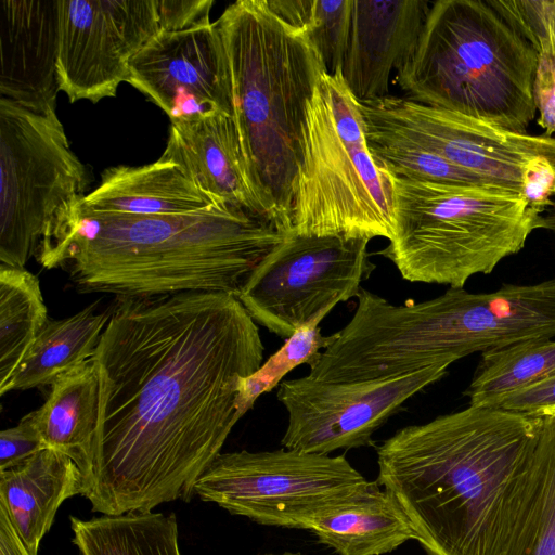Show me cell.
<instances>
[{
  "mask_svg": "<svg viewBox=\"0 0 555 555\" xmlns=\"http://www.w3.org/2000/svg\"><path fill=\"white\" fill-rule=\"evenodd\" d=\"M430 5L425 0H352L341 74L359 102L389 95L390 75L413 56Z\"/></svg>",
  "mask_w": 555,
  "mask_h": 555,
  "instance_id": "9a60e30c",
  "label": "cell"
},
{
  "mask_svg": "<svg viewBox=\"0 0 555 555\" xmlns=\"http://www.w3.org/2000/svg\"><path fill=\"white\" fill-rule=\"evenodd\" d=\"M371 482L344 455L242 450L218 454L194 493L260 525L311 531Z\"/></svg>",
  "mask_w": 555,
  "mask_h": 555,
  "instance_id": "9c48e42d",
  "label": "cell"
},
{
  "mask_svg": "<svg viewBox=\"0 0 555 555\" xmlns=\"http://www.w3.org/2000/svg\"><path fill=\"white\" fill-rule=\"evenodd\" d=\"M448 369L434 364L396 377L356 382L284 379L276 392L287 412L281 443L317 454L373 446V434L410 398L443 378Z\"/></svg>",
  "mask_w": 555,
  "mask_h": 555,
  "instance_id": "8fae6325",
  "label": "cell"
},
{
  "mask_svg": "<svg viewBox=\"0 0 555 555\" xmlns=\"http://www.w3.org/2000/svg\"><path fill=\"white\" fill-rule=\"evenodd\" d=\"M537 433V416L469 405L386 439L377 447L376 482L398 503L426 555H482Z\"/></svg>",
  "mask_w": 555,
  "mask_h": 555,
  "instance_id": "3957f363",
  "label": "cell"
},
{
  "mask_svg": "<svg viewBox=\"0 0 555 555\" xmlns=\"http://www.w3.org/2000/svg\"><path fill=\"white\" fill-rule=\"evenodd\" d=\"M352 0H314L307 36L318 52L325 72L341 70L351 28Z\"/></svg>",
  "mask_w": 555,
  "mask_h": 555,
  "instance_id": "f546056e",
  "label": "cell"
},
{
  "mask_svg": "<svg viewBox=\"0 0 555 555\" xmlns=\"http://www.w3.org/2000/svg\"><path fill=\"white\" fill-rule=\"evenodd\" d=\"M537 65L533 47L488 0H438L396 82L416 103L527 133Z\"/></svg>",
  "mask_w": 555,
  "mask_h": 555,
  "instance_id": "5b68a950",
  "label": "cell"
},
{
  "mask_svg": "<svg viewBox=\"0 0 555 555\" xmlns=\"http://www.w3.org/2000/svg\"><path fill=\"white\" fill-rule=\"evenodd\" d=\"M48 320L38 278L25 268L0 264V388Z\"/></svg>",
  "mask_w": 555,
  "mask_h": 555,
  "instance_id": "484cf974",
  "label": "cell"
},
{
  "mask_svg": "<svg viewBox=\"0 0 555 555\" xmlns=\"http://www.w3.org/2000/svg\"><path fill=\"white\" fill-rule=\"evenodd\" d=\"M93 302L77 313L48 320L0 396L52 385L60 376L91 359L112 315L113 306L98 311Z\"/></svg>",
  "mask_w": 555,
  "mask_h": 555,
  "instance_id": "603a6c76",
  "label": "cell"
},
{
  "mask_svg": "<svg viewBox=\"0 0 555 555\" xmlns=\"http://www.w3.org/2000/svg\"><path fill=\"white\" fill-rule=\"evenodd\" d=\"M85 492V477L78 465L50 448L0 472V506L35 555L61 504Z\"/></svg>",
  "mask_w": 555,
  "mask_h": 555,
  "instance_id": "ffe728a7",
  "label": "cell"
},
{
  "mask_svg": "<svg viewBox=\"0 0 555 555\" xmlns=\"http://www.w3.org/2000/svg\"><path fill=\"white\" fill-rule=\"evenodd\" d=\"M288 234L225 203L163 216L96 214L78 203L42 240L35 257L46 269L68 273L80 294L237 296Z\"/></svg>",
  "mask_w": 555,
  "mask_h": 555,
  "instance_id": "7a4b0ae2",
  "label": "cell"
},
{
  "mask_svg": "<svg viewBox=\"0 0 555 555\" xmlns=\"http://www.w3.org/2000/svg\"><path fill=\"white\" fill-rule=\"evenodd\" d=\"M89 181L56 112L0 98V264L25 268Z\"/></svg>",
  "mask_w": 555,
  "mask_h": 555,
  "instance_id": "ba28073f",
  "label": "cell"
},
{
  "mask_svg": "<svg viewBox=\"0 0 555 555\" xmlns=\"http://www.w3.org/2000/svg\"><path fill=\"white\" fill-rule=\"evenodd\" d=\"M69 519L81 555H182L175 514L147 511Z\"/></svg>",
  "mask_w": 555,
  "mask_h": 555,
  "instance_id": "cb8c5ba5",
  "label": "cell"
},
{
  "mask_svg": "<svg viewBox=\"0 0 555 555\" xmlns=\"http://www.w3.org/2000/svg\"><path fill=\"white\" fill-rule=\"evenodd\" d=\"M268 7L291 26L307 30L312 18L314 0H266Z\"/></svg>",
  "mask_w": 555,
  "mask_h": 555,
  "instance_id": "836d02e7",
  "label": "cell"
},
{
  "mask_svg": "<svg viewBox=\"0 0 555 555\" xmlns=\"http://www.w3.org/2000/svg\"><path fill=\"white\" fill-rule=\"evenodd\" d=\"M326 309L308 324L299 327L286 338L283 346L271 354L251 375L243 377L238 384V408L244 415L256 400L270 392L284 380L287 373L300 364L312 367L323 351L336 339L337 333L323 336L319 323L328 314Z\"/></svg>",
  "mask_w": 555,
  "mask_h": 555,
  "instance_id": "f1b7e54d",
  "label": "cell"
},
{
  "mask_svg": "<svg viewBox=\"0 0 555 555\" xmlns=\"http://www.w3.org/2000/svg\"><path fill=\"white\" fill-rule=\"evenodd\" d=\"M364 124L369 147L373 156L391 176L437 183L499 186L472 171L455 166L398 133L365 121Z\"/></svg>",
  "mask_w": 555,
  "mask_h": 555,
  "instance_id": "83f0119b",
  "label": "cell"
},
{
  "mask_svg": "<svg viewBox=\"0 0 555 555\" xmlns=\"http://www.w3.org/2000/svg\"><path fill=\"white\" fill-rule=\"evenodd\" d=\"M537 417L534 447L500 501L482 555H555V412Z\"/></svg>",
  "mask_w": 555,
  "mask_h": 555,
  "instance_id": "e0dca14e",
  "label": "cell"
},
{
  "mask_svg": "<svg viewBox=\"0 0 555 555\" xmlns=\"http://www.w3.org/2000/svg\"><path fill=\"white\" fill-rule=\"evenodd\" d=\"M127 82L171 122L215 113L232 116L228 59L216 22L158 33L131 59Z\"/></svg>",
  "mask_w": 555,
  "mask_h": 555,
  "instance_id": "5bb4252c",
  "label": "cell"
},
{
  "mask_svg": "<svg viewBox=\"0 0 555 555\" xmlns=\"http://www.w3.org/2000/svg\"><path fill=\"white\" fill-rule=\"evenodd\" d=\"M495 409L530 416L555 412V376L512 393Z\"/></svg>",
  "mask_w": 555,
  "mask_h": 555,
  "instance_id": "d6a6232c",
  "label": "cell"
},
{
  "mask_svg": "<svg viewBox=\"0 0 555 555\" xmlns=\"http://www.w3.org/2000/svg\"><path fill=\"white\" fill-rule=\"evenodd\" d=\"M392 237L378 255L410 282L463 288L520 251L541 214L499 186L391 176Z\"/></svg>",
  "mask_w": 555,
  "mask_h": 555,
  "instance_id": "8992f818",
  "label": "cell"
},
{
  "mask_svg": "<svg viewBox=\"0 0 555 555\" xmlns=\"http://www.w3.org/2000/svg\"><path fill=\"white\" fill-rule=\"evenodd\" d=\"M98 411L99 379L94 363L89 359L60 376L51 385L46 402L31 412L46 447L68 455L81 470L86 485L91 470Z\"/></svg>",
  "mask_w": 555,
  "mask_h": 555,
  "instance_id": "44dd1931",
  "label": "cell"
},
{
  "mask_svg": "<svg viewBox=\"0 0 555 555\" xmlns=\"http://www.w3.org/2000/svg\"><path fill=\"white\" fill-rule=\"evenodd\" d=\"M222 203L205 192L180 163L160 156L143 166H115L79 202L105 215L163 216L194 212Z\"/></svg>",
  "mask_w": 555,
  "mask_h": 555,
  "instance_id": "d6986e66",
  "label": "cell"
},
{
  "mask_svg": "<svg viewBox=\"0 0 555 555\" xmlns=\"http://www.w3.org/2000/svg\"><path fill=\"white\" fill-rule=\"evenodd\" d=\"M555 376V340L518 341L481 353L480 363L464 391L469 405L496 408L514 392Z\"/></svg>",
  "mask_w": 555,
  "mask_h": 555,
  "instance_id": "d4e9b609",
  "label": "cell"
},
{
  "mask_svg": "<svg viewBox=\"0 0 555 555\" xmlns=\"http://www.w3.org/2000/svg\"><path fill=\"white\" fill-rule=\"evenodd\" d=\"M311 532L337 555H385L416 541L398 503L376 481L356 501L321 519Z\"/></svg>",
  "mask_w": 555,
  "mask_h": 555,
  "instance_id": "7402d4cb",
  "label": "cell"
},
{
  "mask_svg": "<svg viewBox=\"0 0 555 555\" xmlns=\"http://www.w3.org/2000/svg\"><path fill=\"white\" fill-rule=\"evenodd\" d=\"M264 555H301L300 553L284 552L281 554H264Z\"/></svg>",
  "mask_w": 555,
  "mask_h": 555,
  "instance_id": "8d00e7d4",
  "label": "cell"
},
{
  "mask_svg": "<svg viewBox=\"0 0 555 555\" xmlns=\"http://www.w3.org/2000/svg\"><path fill=\"white\" fill-rule=\"evenodd\" d=\"M263 351L234 295L116 297L91 358L99 413L83 496L92 511L121 515L192 499L243 416L238 384Z\"/></svg>",
  "mask_w": 555,
  "mask_h": 555,
  "instance_id": "6da1fadb",
  "label": "cell"
},
{
  "mask_svg": "<svg viewBox=\"0 0 555 555\" xmlns=\"http://www.w3.org/2000/svg\"><path fill=\"white\" fill-rule=\"evenodd\" d=\"M366 124L398 133L457 167L521 194L528 164L537 157L528 133L388 95L360 102Z\"/></svg>",
  "mask_w": 555,
  "mask_h": 555,
  "instance_id": "4fadbf2b",
  "label": "cell"
},
{
  "mask_svg": "<svg viewBox=\"0 0 555 555\" xmlns=\"http://www.w3.org/2000/svg\"><path fill=\"white\" fill-rule=\"evenodd\" d=\"M44 448L30 412L16 426L0 433V472L25 462Z\"/></svg>",
  "mask_w": 555,
  "mask_h": 555,
  "instance_id": "4dcf8cb0",
  "label": "cell"
},
{
  "mask_svg": "<svg viewBox=\"0 0 555 555\" xmlns=\"http://www.w3.org/2000/svg\"><path fill=\"white\" fill-rule=\"evenodd\" d=\"M162 156L184 166L216 199L278 227L250 181L232 116L215 113L171 122Z\"/></svg>",
  "mask_w": 555,
  "mask_h": 555,
  "instance_id": "ac0fdd59",
  "label": "cell"
},
{
  "mask_svg": "<svg viewBox=\"0 0 555 555\" xmlns=\"http://www.w3.org/2000/svg\"><path fill=\"white\" fill-rule=\"evenodd\" d=\"M533 47V98L544 134L555 137V0H488Z\"/></svg>",
  "mask_w": 555,
  "mask_h": 555,
  "instance_id": "4316f807",
  "label": "cell"
},
{
  "mask_svg": "<svg viewBox=\"0 0 555 555\" xmlns=\"http://www.w3.org/2000/svg\"><path fill=\"white\" fill-rule=\"evenodd\" d=\"M370 240L291 232L250 274L237 299L258 324L288 338L320 312L357 298L376 266Z\"/></svg>",
  "mask_w": 555,
  "mask_h": 555,
  "instance_id": "30bf717a",
  "label": "cell"
},
{
  "mask_svg": "<svg viewBox=\"0 0 555 555\" xmlns=\"http://www.w3.org/2000/svg\"><path fill=\"white\" fill-rule=\"evenodd\" d=\"M390 175L373 156L341 70L320 76L307 108L292 206L299 235L392 237Z\"/></svg>",
  "mask_w": 555,
  "mask_h": 555,
  "instance_id": "52a82bcc",
  "label": "cell"
},
{
  "mask_svg": "<svg viewBox=\"0 0 555 555\" xmlns=\"http://www.w3.org/2000/svg\"><path fill=\"white\" fill-rule=\"evenodd\" d=\"M216 24L248 176L278 227L292 232L307 108L324 65L306 30L280 18L266 0H238Z\"/></svg>",
  "mask_w": 555,
  "mask_h": 555,
  "instance_id": "277c9868",
  "label": "cell"
},
{
  "mask_svg": "<svg viewBox=\"0 0 555 555\" xmlns=\"http://www.w3.org/2000/svg\"><path fill=\"white\" fill-rule=\"evenodd\" d=\"M537 229L555 232V201L539 216Z\"/></svg>",
  "mask_w": 555,
  "mask_h": 555,
  "instance_id": "d590c367",
  "label": "cell"
},
{
  "mask_svg": "<svg viewBox=\"0 0 555 555\" xmlns=\"http://www.w3.org/2000/svg\"><path fill=\"white\" fill-rule=\"evenodd\" d=\"M212 0H157L163 30H183L210 24Z\"/></svg>",
  "mask_w": 555,
  "mask_h": 555,
  "instance_id": "1f68e13d",
  "label": "cell"
},
{
  "mask_svg": "<svg viewBox=\"0 0 555 555\" xmlns=\"http://www.w3.org/2000/svg\"><path fill=\"white\" fill-rule=\"evenodd\" d=\"M60 90L74 103L116 95L131 59L163 30L157 0H57Z\"/></svg>",
  "mask_w": 555,
  "mask_h": 555,
  "instance_id": "7c38bea8",
  "label": "cell"
},
{
  "mask_svg": "<svg viewBox=\"0 0 555 555\" xmlns=\"http://www.w3.org/2000/svg\"><path fill=\"white\" fill-rule=\"evenodd\" d=\"M0 555H35L29 551L2 506H0Z\"/></svg>",
  "mask_w": 555,
  "mask_h": 555,
  "instance_id": "e575fe53",
  "label": "cell"
},
{
  "mask_svg": "<svg viewBox=\"0 0 555 555\" xmlns=\"http://www.w3.org/2000/svg\"><path fill=\"white\" fill-rule=\"evenodd\" d=\"M56 1L0 0V98L31 112H55Z\"/></svg>",
  "mask_w": 555,
  "mask_h": 555,
  "instance_id": "2e32d148",
  "label": "cell"
}]
</instances>
